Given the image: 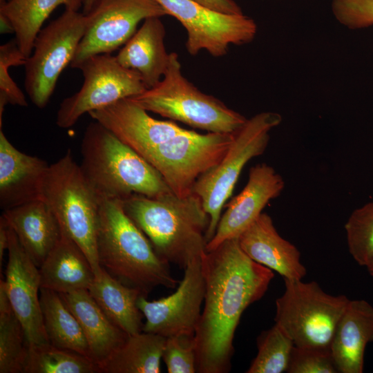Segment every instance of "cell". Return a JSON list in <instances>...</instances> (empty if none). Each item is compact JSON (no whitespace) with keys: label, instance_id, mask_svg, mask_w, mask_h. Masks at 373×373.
<instances>
[{"label":"cell","instance_id":"obj_32","mask_svg":"<svg viewBox=\"0 0 373 373\" xmlns=\"http://www.w3.org/2000/svg\"><path fill=\"white\" fill-rule=\"evenodd\" d=\"M27 57L18 47L16 39L10 40L0 46V121L6 104L28 106V102L22 90L10 76V66L26 64Z\"/></svg>","mask_w":373,"mask_h":373},{"label":"cell","instance_id":"obj_15","mask_svg":"<svg viewBox=\"0 0 373 373\" xmlns=\"http://www.w3.org/2000/svg\"><path fill=\"white\" fill-rule=\"evenodd\" d=\"M8 260L5 286L12 308L21 322L29 345L49 343L43 321L39 292V267L8 226Z\"/></svg>","mask_w":373,"mask_h":373},{"label":"cell","instance_id":"obj_24","mask_svg":"<svg viewBox=\"0 0 373 373\" xmlns=\"http://www.w3.org/2000/svg\"><path fill=\"white\" fill-rule=\"evenodd\" d=\"M88 291L107 317L128 335L142 332L143 314L137 303L144 294L140 289L124 284L102 267Z\"/></svg>","mask_w":373,"mask_h":373},{"label":"cell","instance_id":"obj_20","mask_svg":"<svg viewBox=\"0 0 373 373\" xmlns=\"http://www.w3.org/2000/svg\"><path fill=\"white\" fill-rule=\"evenodd\" d=\"M373 342V306L350 300L336 328L330 350L338 372L362 373L367 345Z\"/></svg>","mask_w":373,"mask_h":373},{"label":"cell","instance_id":"obj_21","mask_svg":"<svg viewBox=\"0 0 373 373\" xmlns=\"http://www.w3.org/2000/svg\"><path fill=\"white\" fill-rule=\"evenodd\" d=\"M160 18L146 19L115 56L120 65L140 75L146 89L162 80L169 64L170 53L164 46L165 28Z\"/></svg>","mask_w":373,"mask_h":373},{"label":"cell","instance_id":"obj_1","mask_svg":"<svg viewBox=\"0 0 373 373\" xmlns=\"http://www.w3.org/2000/svg\"><path fill=\"white\" fill-rule=\"evenodd\" d=\"M204 307L193 338L197 372L231 370L233 338L244 311L260 300L273 271L248 257L238 238L227 240L202 256Z\"/></svg>","mask_w":373,"mask_h":373},{"label":"cell","instance_id":"obj_40","mask_svg":"<svg viewBox=\"0 0 373 373\" xmlns=\"http://www.w3.org/2000/svg\"><path fill=\"white\" fill-rule=\"evenodd\" d=\"M7 1V0H0V2H3V1Z\"/></svg>","mask_w":373,"mask_h":373},{"label":"cell","instance_id":"obj_3","mask_svg":"<svg viewBox=\"0 0 373 373\" xmlns=\"http://www.w3.org/2000/svg\"><path fill=\"white\" fill-rule=\"evenodd\" d=\"M122 200L125 213L164 260L184 269L207 252L209 216L193 192L185 197L173 192L156 198L133 194Z\"/></svg>","mask_w":373,"mask_h":373},{"label":"cell","instance_id":"obj_16","mask_svg":"<svg viewBox=\"0 0 373 373\" xmlns=\"http://www.w3.org/2000/svg\"><path fill=\"white\" fill-rule=\"evenodd\" d=\"M284 187L282 175L271 166L261 163L251 167L247 184L227 204L214 236L207 244V252L227 240L238 238L262 213L269 202L281 194Z\"/></svg>","mask_w":373,"mask_h":373},{"label":"cell","instance_id":"obj_38","mask_svg":"<svg viewBox=\"0 0 373 373\" xmlns=\"http://www.w3.org/2000/svg\"><path fill=\"white\" fill-rule=\"evenodd\" d=\"M96 0H84L82 13L87 15L92 9Z\"/></svg>","mask_w":373,"mask_h":373},{"label":"cell","instance_id":"obj_23","mask_svg":"<svg viewBox=\"0 0 373 373\" xmlns=\"http://www.w3.org/2000/svg\"><path fill=\"white\" fill-rule=\"evenodd\" d=\"M39 270L41 287L59 294L88 289L95 276L83 250L63 231Z\"/></svg>","mask_w":373,"mask_h":373},{"label":"cell","instance_id":"obj_35","mask_svg":"<svg viewBox=\"0 0 373 373\" xmlns=\"http://www.w3.org/2000/svg\"><path fill=\"white\" fill-rule=\"evenodd\" d=\"M333 8L336 20L350 29L373 25V0H334Z\"/></svg>","mask_w":373,"mask_h":373},{"label":"cell","instance_id":"obj_6","mask_svg":"<svg viewBox=\"0 0 373 373\" xmlns=\"http://www.w3.org/2000/svg\"><path fill=\"white\" fill-rule=\"evenodd\" d=\"M43 196L61 231L83 250L95 275L98 274L102 269L97 250L101 197L88 182L70 149L50 164Z\"/></svg>","mask_w":373,"mask_h":373},{"label":"cell","instance_id":"obj_39","mask_svg":"<svg viewBox=\"0 0 373 373\" xmlns=\"http://www.w3.org/2000/svg\"><path fill=\"white\" fill-rule=\"evenodd\" d=\"M367 271L370 276L373 278V260L370 262V264L366 267Z\"/></svg>","mask_w":373,"mask_h":373},{"label":"cell","instance_id":"obj_26","mask_svg":"<svg viewBox=\"0 0 373 373\" xmlns=\"http://www.w3.org/2000/svg\"><path fill=\"white\" fill-rule=\"evenodd\" d=\"M166 338L140 332L124 343L100 366L102 373H160Z\"/></svg>","mask_w":373,"mask_h":373},{"label":"cell","instance_id":"obj_18","mask_svg":"<svg viewBox=\"0 0 373 373\" xmlns=\"http://www.w3.org/2000/svg\"><path fill=\"white\" fill-rule=\"evenodd\" d=\"M240 247L254 261L287 280H302L307 274L297 247L283 238L270 216L262 213L238 238Z\"/></svg>","mask_w":373,"mask_h":373},{"label":"cell","instance_id":"obj_14","mask_svg":"<svg viewBox=\"0 0 373 373\" xmlns=\"http://www.w3.org/2000/svg\"><path fill=\"white\" fill-rule=\"evenodd\" d=\"M202 256L187 265L182 280L172 294L154 300H147L144 294L140 296L137 307L146 318L142 332L165 338L194 336L205 294Z\"/></svg>","mask_w":373,"mask_h":373},{"label":"cell","instance_id":"obj_22","mask_svg":"<svg viewBox=\"0 0 373 373\" xmlns=\"http://www.w3.org/2000/svg\"><path fill=\"white\" fill-rule=\"evenodd\" d=\"M59 294L77 319L91 358L99 367L124 343L128 334L107 317L88 289Z\"/></svg>","mask_w":373,"mask_h":373},{"label":"cell","instance_id":"obj_19","mask_svg":"<svg viewBox=\"0 0 373 373\" xmlns=\"http://www.w3.org/2000/svg\"><path fill=\"white\" fill-rule=\"evenodd\" d=\"M21 245L39 267L61 238L56 216L44 200H35L3 211L1 216Z\"/></svg>","mask_w":373,"mask_h":373},{"label":"cell","instance_id":"obj_7","mask_svg":"<svg viewBox=\"0 0 373 373\" xmlns=\"http://www.w3.org/2000/svg\"><path fill=\"white\" fill-rule=\"evenodd\" d=\"M130 99L148 112L207 133L233 134L247 119L186 79L175 52L170 53L169 64L162 80Z\"/></svg>","mask_w":373,"mask_h":373},{"label":"cell","instance_id":"obj_27","mask_svg":"<svg viewBox=\"0 0 373 373\" xmlns=\"http://www.w3.org/2000/svg\"><path fill=\"white\" fill-rule=\"evenodd\" d=\"M39 293L44 325L49 343L92 359L83 330L59 293L42 287Z\"/></svg>","mask_w":373,"mask_h":373},{"label":"cell","instance_id":"obj_28","mask_svg":"<svg viewBox=\"0 0 373 373\" xmlns=\"http://www.w3.org/2000/svg\"><path fill=\"white\" fill-rule=\"evenodd\" d=\"M28 343L23 326L14 312L0 280V373H23Z\"/></svg>","mask_w":373,"mask_h":373},{"label":"cell","instance_id":"obj_4","mask_svg":"<svg viewBox=\"0 0 373 373\" xmlns=\"http://www.w3.org/2000/svg\"><path fill=\"white\" fill-rule=\"evenodd\" d=\"M97 250L102 267L146 296L157 286L174 289L180 283L125 213L122 199L101 198Z\"/></svg>","mask_w":373,"mask_h":373},{"label":"cell","instance_id":"obj_37","mask_svg":"<svg viewBox=\"0 0 373 373\" xmlns=\"http://www.w3.org/2000/svg\"><path fill=\"white\" fill-rule=\"evenodd\" d=\"M8 246V225L0 218V267L1 270L3 257Z\"/></svg>","mask_w":373,"mask_h":373},{"label":"cell","instance_id":"obj_11","mask_svg":"<svg viewBox=\"0 0 373 373\" xmlns=\"http://www.w3.org/2000/svg\"><path fill=\"white\" fill-rule=\"evenodd\" d=\"M84 82L74 95L59 105L56 124L62 128L73 126L86 113H89L120 99L130 98L146 90L140 75L119 64L111 54H99L81 62Z\"/></svg>","mask_w":373,"mask_h":373},{"label":"cell","instance_id":"obj_2","mask_svg":"<svg viewBox=\"0 0 373 373\" xmlns=\"http://www.w3.org/2000/svg\"><path fill=\"white\" fill-rule=\"evenodd\" d=\"M89 115L142 157L179 197L191 194L197 180L220 162L235 134H202L156 119L130 98Z\"/></svg>","mask_w":373,"mask_h":373},{"label":"cell","instance_id":"obj_13","mask_svg":"<svg viewBox=\"0 0 373 373\" xmlns=\"http://www.w3.org/2000/svg\"><path fill=\"white\" fill-rule=\"evenodd\" d=\"M166 15L155 0H96L85 15L86 31L70 66L76 68L96 55L111 54L128 41L140 21Z\"/></svg>","mask_w":373,"mask_h":373},{"label":"cell","instance_id":"obj_10","mask_svg":"<svg viewBox=\"0 0 373 373\" xmlns=\"http://www.w3.org/2000/svg\"><path fill=\"white\" fill-rule=\"evenodd\" d=\"M86 25L84 14L65 10L37 35L24 64V87L37 108L42 109L48 104L61 72L74 57Z\"/></svg>","mask_w":373,"mask_h":373},{"label":"cell","instance_id":"obj_36","mask_svg":"<svg viewBox=\"0 0 373 373\" xmlns=\"http://www.w3.org/2000/svg\"><path fill=\"white\" fill-rule=\"evenodd\" d=\"M211 10L228 15L242 14L234 0H193Z\"/></svg>","mask_w":373,"mask_h":373},{"label":"cell","instance_id":"obj_8","mask_svg":"<svg viewBox=\"0 0 373 373\" xmlns=\"http://www.w3.org/2000/svg\"><path fill=\"white\" fill-rule=\"evenodd\" d=\"M285 287L276 300L275 323L296 346L330 350L350 299L326 293L316 281L285 279Z\"/></svg>","mask_w":373,"mask_h":373},{"label":"cell","instance_id":"obj_33","mask_svg":"<svg viewBox=\"0 0 373 373\" xmlns=\"http://www.w3.org/2000/svg\"><path fill=\"white\" fill-rule=\"evenodd\" d=\"M288 373H337L330 350L294 346Z\"/></svg>","mask_w":373,"mask_h":373},{"label":"cell","instance_id":"obj_5","mask_svg":"<svg viewBox=\"0 0 373 373\" xmlns=\"http://www.w3.org/2000/svg\"><path fill=\"white\" fill-rule=\"evenodd\" d=\"M81 153V169L101 198H156L173 192L151 164L97 121L86 127Z\"/></svg>","mask_w":373,"mask_h":373},{"label":"cell","instance_id":"obj_9","mask_svg":"<svg viewBox=\"0 0 373 373\" xmlns=\"http://www.w3.org/2000/svg\"><path fill=\"white\" fill-rule=\"evenodd\" d=\"M282 122L275 112H262L247 119L234 134L232 142L218 164L202 175L193 191L198 195L209 216L205 234L207 242L213 238L221 218V211L231 195L244 166L266 150L270 131Z\"/></svg>","mask_w":373,"mask_h":373},{"label":"cell","instance_id":"obj_25","mask_svg":"<svg viewBox=\"0 0 373 373\" xmlns=\"http://www.w3.org/2000/svg\"><path fill=\"white\" fill-rule=\"evenodd\" d=\"M84 0H7L0 2V18L10 23L22 53L28 58L35 39L52 11L63 5L65 10H78Z\"/></svg>","mask_w":373,"mask_h":373},{"label":"cell","instance_id":"obj_17","mask_svg":"<svg viewBox=\"0 0 373 373\" xmlns=\"http://www.w3.org/2000/svg\"><path fill=\"white\" fill-rule=\"evenodd\" d=\"M50 164L15 148L0 129V207L3 211L44 200V184Z\"/></svg>","mask_w":373,"mask_h":373},{"label":"cell","instance_id":"obj_12","mask_svg":"<svg viewBox=\"0 0 373 373\" xmlns=\"http://www.w3.org/2000/svg\"><path fill=\"white\" fill-rule=\"evenodd\" d=\"M155 1L186 30V48L191 55L204 50L213 57H222L231 44L249 43L256 34L255 21L243 13L224 14L193 0Z\"/></svg>","mask_w":373,"mask_h":373},{"label":"cell","instance_id":"obj_34","mask_svg":"<svg viewBox=\"0 0 373 373\" xmlns=\"http://www.w3.org/2000/svg\"><path fill=\"white\" fill-rule=\"evenodd\" d=\"M193 338H166L162 359L169 373L197 372L196 354Z\"/></svg>","mask_w":373,"mask_h":373},{"label":"cell","instance_id":"obj_31","mask_svg":"<svg viewBox=\"0 0 373 373\" xmlns=\"http://www.w3.org/2000/svg\"><path fill=\"white\" fill-rule=\"evenodd\" d=\"M345 230L351 256L358 265L367 267L373 260V201L351 213Z\"/></svg>","mask_w":373,"mask_h":373},{"label":"cell","instance_id":"obj_30","mask_svg":"<svg viewBox=\"0 0 373 373\" xmlns=\"http://www.w3.org/2000/svg\"><path fill=\"white\" fill-rule=\"evenodd\" d=\"M294 343L277 324L257 338L258 353L246 372L283 373L287 371Z\"/></svg>","mask_w":373,"mask_h":373},{"label":"cell","instance_id":"obj_29","mask_svg":"<svg viewBox=\"0 0 373 373\" xmlns=\"http://www.w3.org/2000/svg\"><path fill=\"white\" fill-rule=\"evenodd\" d=\"M90 358L50 343L29 345L23 373H99Z\"/></svg>","mask_w":373,"mask_h":373}]
</instances>
